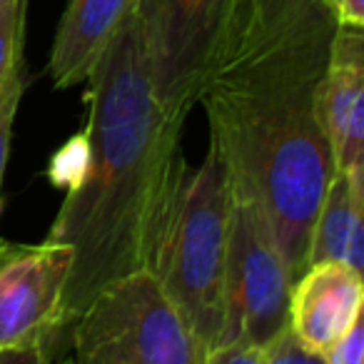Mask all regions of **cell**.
<instances>
[{
	"instance_id": "6da1fadb",
	"label": "cell",
	"mask_w": 364,
	"mask_h": 364,
	"mask_svg": "<svg viewBox=\"0 0 364 364\" xmlns=\"http://www.w3.org/2000/svg\"><path fill=\"white\" fill-rule=\"evenodd\" d=\"M337 28L322 0H247L198 97L210 140L262 203L292 282L337 170L319 110Z\"/></svg>"
},
{
	"instance_id": "7a4b0ae2",
	"label": "cell",
	"mask_w": 364,
	"mask_h": 364,
	"mask_svg": "<svg viewBox=\"0 0 364 364\" xmlns=\"http://www.w3.org/2000/svg\"><path fill=\"white\" fill-rule=\"evenodd\" d=\"M80 167L48 240L73 250L65 329L112 282L147 267L185 122L165 115L152 87L137 11L87 77Z\"/></svg>"
},
{
	"instance_id": "3957f363",
	"label": "cell",
	"mask_w": 364,
	"mask_h": 364,
	"mask_svg": "<svg viewBox=\"0 0 364 364\" xmlns=\"http://www.w3.org/2000/svg\"><path fill=\"white\" fill-rule=\"evenodd\" d=\"M232 218V175L210 140L195 170L177 160L157 218L147 267L205 347L223 332L225 259Z\"/></svg>"
},
{
	"instance_id": "277c9868",
	"label": "cell",
	"mask_w": 364,
	"mask_h": 364,
	"mask_svg": "<svg viewBox=\"0 0 364 364\" xmlns=\"http://www.w3.org/2000/svg\"><path fill=\"white\" fill-rule=\"evenodd\" d=\"M75 364H205L208 347L150 269L105 287L70 324Z\"/></svg>"
},
{
	"instance_id": "5b68a950",
	"label": "cell",
	"mask_w": 364,
	"mask_h": 364,
	"mask_svg": "<svg viewBox=\"0 0 364 364\" xmlns=\"http://www.w3.org/2000/svg\"><path fill=\"white\" fill-rule=\"evenodd\" d=\"M289 289L292 274L262 203L252 190L232 177V218L223 294L225 314L218 344L250 342L267 347L287 327Z\"/></svg>"
},
{
	"instance_id": "8992f818",
	"label": "cell",
	"mask_w": 364,
	"mask_h": 364,
	"mask_svg": "<svg viewBox=\"0 0 364 364\" xmlns=\"http://www.w3.org/2000/svg\"><path fill=\"white\" fill-rule=\"evenodd\" d=\"M247 0H137L152 87L165 115L185 122Z\"/></svg>"
},
{
	"instance_id": "52a82bcc",
	"label": "cell",
	"mask_w": 364,
	"mask_h": 364,
	"mask_svg": "<svg viewBox=\"0 0 364 364\" xmlns=\"http://www.w3.org/2000/svg\"><path fill=\"white\" fill-rule=\"evenodd\" d=\"M73 269L68 245H0V349L55 344L65 332V289Z\"/></svg>"
},
{
	"instance_id": "ba28073f",
	"label": "cell",
	"mask_w": 364,
	"mask_h": 364,
	"mask_svg": "<svg viewBox=\"0 0 364 364\" xmlns=\"http://www.w3.org/2000/svg\"><path fill=\"white\" fill-rule=\"evenodd\" d=\"M362 272L342 262H314L292 282L287 327L304 349L322 354L362 317Z\"/></svg>"
},
{
	"instance_id": "9c48e42d",
	"label": "cell",
	"mask_w": 364,
	"mask_h": 364,
	"mask_svg": "<svg viewBox=\"0 0 364 364\" xmlns=\"http://www.w3.org/2000/svg\"><path fill=\"white\" fill-rule=\"evenodd\" d=\"M337 170L364 167V31L339 26L319 92Z\"/></svg>"
},
{
	"instance_id": "30bf717a",
	"label": "cell",
	"mask_w": 364,
	"mask_h": 364,
	"mask_svg": "<svg viewBox=\"0 0 364 364\" xmlns=\"http://www.w3.org/2000/svg\"><path fill=\"white\" fill-rule=\"evenodd\" d=\"M135 11L137 0H70L50 53L55 87L87 82L105 48Z\"/></svg>"
},
{
	"instance_id": "8fae6325",
	"label": "cell",
	"mask_w": 364,
	"mask_h": 364,
	"mask_svg": "<svg viewBox=\"0 0 364 364\" xmlns=\"http://www.w3.org/2000/svg\"><path fill=\"white\" fill-rule=\"evenodd\" d=\"M314 262L364 269V167L334 170L309 235L307 264Z\"/></svg>"
},
{
	"instance_id": "7c38bea8",
	"label": "cell",
	"mask_w": 364,
	"mask_h": 364,
	"mask_svg": "<svg viewBox=\"0 0 364 364\" xmlns=\"http://www.w3.org/2000/svg\"><path fill=\"white\" fill-rule=\"evenodd\" d=\"M28 0H0V92L23 70Z\"/></svg>"
},
{
	"instance_id": "4fadbf2b",
	"label": "cell",
	"mask_w": 364,
	"mask_h": 364,
	"mask_svg": "<svg viewBox=\"0 0 364 364\" xmlns=\"http://www.w3.org/2000/svg\"><path fill=\"white\" fill-rule=\"evenodd\" d=\"M23 90H26V80H23L21 70L0 92V193H3V175H6L8 152H11L13 122H16V112L18 105H21ZM0 245H3V235H0Z\"/></svg>"
},
{
	"instance_id": "5bb4252c",
	"label": "cell",
	"mask_w": 364,
	"mask_h": 364,
	"mask_svg": "<svg viewBox=\"0 0 364 364\" xmlns=\"http://www.w3.org/2000/svg\"><path fill=\"white\" fill-rule=\"evenodd\" d=\"M362 354H364V317H359L319 357H322L324 364H362Z\"/></svg>"
},
{
	"instance_id": "9a60e30c",
	"label": "cell",
	"mask_w": 364,
	"mask_h": 364,
	"mask_svg": "<svg viewBox=\"0 0 364 364\" xmlns=\"http://www.w3.org/2000/svg\"><path fill=\"white\" fill-rule=\"evenodd\" d=\"M205 364H267V347L250 342H220L208 349Z\"/></svg>"
},
{
	"instance_id": "2e32d148",
	"label": "cell",
	"mask_w": 364,
	"mask_h": 364,
	"mask_svg": "<svg viewBox=\"0 0 364 364\" xmlns=\"http://www.w3.org/2000/svg\"><path fill=\"white\" fill-rule=\"evenodd\" d=\"M267 364H324L322 357L297 342L289 327H284L272 342L267 344Z\"/></svg>"
},
{
	"instance_id": "e0dca14e",
	"label": "cell",
	"mask_w": 364,
	"mask_h": 364,
	"mask_svg": "<svg viewBox=\"0 0 364 364\" xmlns=\"http://www.w3.org/2000/svg\"><path fill=\"white\" fill-rule=\"evenodd\" d=\"M0 364H55V347L36 344L26 349H0Z\"/></svg>"
},
{
	"instance_id": "ac0fdd59",
	"label": "cell",
	"mask_w": 364,
	"mask_h": 364,
	"mask_svg": "<svg viewBox=\"0 0 364 364\" xmlns=\"http://www.w3.org/2000/svg\"><path fill=\"white\" fill-rule=\"evenodd\" d=\"M339 26L364 28V0H322Z\"/></svg>"
}]
</instances>
